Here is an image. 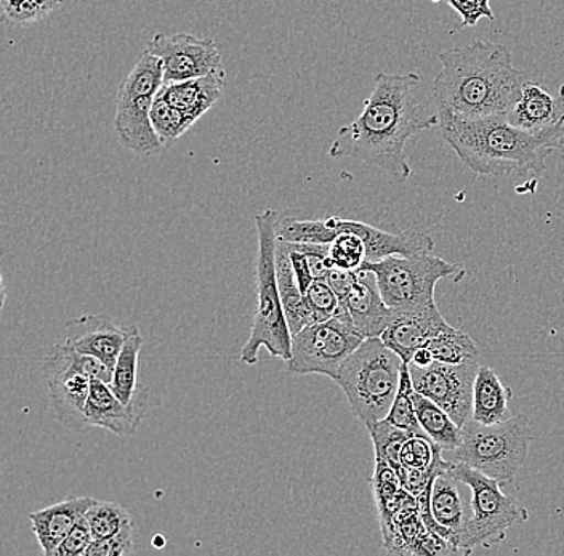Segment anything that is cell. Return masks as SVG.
I'll return each instance as SVG.
<instances>
[{"mask_svg": "<svg viewBox=\"0 0 564 556\" xmlns=\"http://www.w3.org/2000/svg\"><path fill=\"white\" fill-rule=\"evenodd\" d=\"M95 538L91 536L90 526H88L86 516L69 531L68 536L63 538L59 547L53 552L52 556H86L87 548L90 547Z\"/></svg>", "mask_w": 564, "mask_h": 556, "instance_id": "cell-39", "label": "cell"}, {"mask_svg": "<svg viewBox=\"0 0 564 556\" xmlns=\"http://www.w3.org/2000/svg\"><path fill=\"white\" fill-rule=\"evenodd\" d=\"M143 418V403L126 404L104 380H91L86 406L88 427H100L118 436H133Z\"/></svg>", "mask_w": 564, "mask_h": 556, "instance_id": "cell-18", "label": "cell"}, {"mask_svg": "<svg viewBox=\"0 0 564 556\" xmlns=\"http://www.w3.org/2000/svg\"><path fill=\"white\" fill-rule=\"evenodd\" d=\"M135 554V541H133L132 524H127L115 536L91 542L86 556H127Z\"/></svg>", "mask_w": 564, "mask_h": 556, "instance_id": "cell-37", "label": "cell"}, {"mask_svg": "<svg viewBox=\"0 0 564 556\" xmlns=\"http://www.w3.org/2000/svg\"><path fill=\"white\" fill-rule=\"evenodd\" d=\"M478 368V362L443 364L435 361L429 368L409 364L415 390L435 401L460 428L474 415V386Z\"/></svg>", "mask_w": 564, "mask_h": 556, "instance_id": "cell-12", "label": "cell"}, {"mask_svg": "<svg viewBox=\"0 0 564 556\" xmlns=\"http://www.w3.org/2000/svg\"><path fill=\"white\" fill-rule=\"evenodd\" d=\"M426 347L432 350L435 361L443 364H467V362H476L479 357L478 345L467 332L456 327H451L446 332L433 337Z\"/></svg>", "mask_w": 564, "mask_h": 556, "instance_id": "cell-27", "label": "cell"}, {"mask_svg": "<svg viewBox=\"0 0 564 556\" xmlns=\"http://www.w3.org/2000/svg\"><path fill=\"white\" fill-rule=\"evenodd\" d=\"M289 251H291V262L292 269H294L295 280H297L300 291L305 295L306 291L312 286L313 281H315L312 269H310L308 259H306L303 252L294 251V249L291 248H289Z\"/></svg>", "mask_w": 564, "mask_h": 556, "instance_id": "cell-41", "label": "cell"}, {"mask_svg": "<svg viewBox=\"0 0 564 556\" xmlns=\"http://www.w3.org/2000/svg\"><path fill=\"white\" fill-rule=\"evenodd\" d=\"M95 501L94 498L83 495V498H69L66 501L53 503L47 509L31 513V526L41 545L44 555L52 556L53 552L59 547L63 538L68 536L69 531L86 516Z\"/></svg>", "mask_w": 564, "mask_h": 556, "instance_id": "cell-20", "label": "cell"}, {"mask_svg": "<svg viewBox=\"0 0 564 556\" xmlns=\"http://www.w3.org/2000/svg\"><path fill=\"white\" fill-rule=\"evenodd\" d=\"M414 393L415 386L412 382L411 369H409L408 362H403L400 386H398L397 396H394L386 421L405 432L425 435L419 424L417 414H415Z\"/></svg>", "mask_w": 564, "mask_h": 556, "instance_id": "cell-29", "label": "cell"}, {"mask_svg": "<svg viewBox=\"0 0 564 556\" xmlns=\"http://www.w3.org/2000/svg\"><path fill=\"white\" fill-rule=\"evenodd\" d=\"M511 390L503 386L489 366H479L474 386V415L479 424L494 425L513 417L509 407Z\"/></svg>", "mask_w": 564, "mask_h": 556, "instance_id": "cell-24", "label": "cell"}, {"mask_svg": "<svg viewBox=\"0 0 564 556\" xmlns=\"http://www.w3.org/2000/svg\"><path fill=\"white\" fill-rule=\"evenodd\" d=\"M151 124L156 130L162 144L164 146L167 144L169 146V144L182 139L196 122L175 107H172L161 94H158L153 108H151Z\"/></svg>", "mask_w": 564, "mask_h": 556, "instance_id": "cell-31", "label": "cell"}, {"mask_svg": "<svg viewBox=\"0 0 564 556\" xmlns=\"http://www.w3.org/2000/svg\"><path fill=\"white\" fill-rule=\"evenodd\" d=\"M451 467L436 475L432 491H430V506L441 526L446 527L453 534V544L457 547V538L467 526L468 520L471 519V505L465 503L460 491L462 481L451 473Z\"/></svg>", "mask_w": 564, "mask_h": 556, "instance_id": "cell-22", "label": "cell"}, {"mask_svg": "<svg viewBox=\"0 0 564 556\" xmlns=\"http://www.w3.org/2000/svg\"><path fill=\"white\" fill-rule=\"evenodd\" d=\"M433 362H435V358H433L432 350H430L429 347H422L415 351L414 357H412V361L409 362V364L417 366V368H429Z\"/></svg>", "mask_w": 564, "mask_h": 556, "instance_id": "cell-42", "label": "cell"}, {"mask_svg": "<svg viewBox=\"0 0 564 556\" xmlns=\"http://www.w3.org/2000/svg\"><path fill=\"white\" fill-rule=\"evenodd\" d=\"M414 404L423 433L441 449L447 450V453L456 449L460 441L462 428L454 422V418L435 401L423 396L417 390L414 393Z\"/></svg>", "mask_w": 564, "mask_h": 556, "instance_id": "cell-26", "label": "cell"}, {"mask_svg": "<svg viewBox=\"0 0 564 556\" xmlns=\"http://www.w3.org/2000/svg\"><path fill=\"white\" fill-rule=\"evenodd\" d=\"M278 239L288 242H310V244H330L337 238V231L326 220H297L284 217L276 221Z\"/></svg>", "mask_w": 564, "mask_h": 556, "instance_id": "cell-28", "label": "cell"}, {"mask_svg": "<svg viewBox=\"0 0 564 556\" xmlns=\"http://www.w3.org/2000/svg\"><path fill=\"white\" fill-rule=\"evenodd\" d=\"M446 3L460 15L462 23L457 30L475 26L482 19H496L491 0H446Z\"/></svg>", "mask_w": 564, "mask_h": 556, "instance_id": "cell-38", "label": "cell"}, {"mask_svg": "<svg viewBox=\"0 0 564 556\" xmlns=\"http://www.w3.org/2000/svg\"><path fill=\"white\" fill-rule=\"evenodd\" d=\"M144 51L161 59L164 84L225 73L224 58L214 39H200L189 33H158Z\"/></svg>", "mask_w": 564, "mask_h": 556, "instance_id": "cell-13", "label": "cell"}, {"mask_svg": "<svg viewBox=\"0 0 564 556\" xmlns=\"http://www.w3.org/2000/svg\"><path fill=\"white\" fill-rule=\"evenodd\" d=\"M63 0H0L3 20L13 26H28L47 19Z\"/></svg>", "mask_w": 564, "mask_h": 556, "instance_id": "cell-33", "label": "cell"}, {"mask_svg": "<svg viewBox=\"0 0 564 556\" xmlns=\"http://www.w3.org/2000/svg\"><path fill=\"white\" fill-rule=\"evenodd\" d=\"M403 362L380 337H373L362 341L338 369L334 382L344 390L352 413L366 428L390 413Z\"/></svg>", "mask_w": 564, "mask_h": 556, "instance_id": "cell-5", "label": "cell"}, {"mask_svg": "<svg viewBox=\"0 0 564 556\" xmlns=\"http://www.w3.org/2000/svg\"><path fill=\"white\" fill-rule=\"evenodd\" d=\"M225 79H227V73L194 77V79L182 80V83L164 84L159 94L172 107L197 122L224 97Z\"/></svg>", "mask_w": 564, "mask_h": 556, "instance_id": "cell-21", "label": "cell"}, {"mask_svg": "<svg viewBox=\"0 0 564 556\" xmlns=\"http://www.w3.org/2000/svg\"><path fill=\"white\" fill-rule=\"evenodd\" d=\"M358 270L340 269V266H333L327 273L326 281L329 286L333 287L337 297L344 301L351 288L355 287L356 281H358Z\"/></svg>", "mask_w": 564, "mask_h": 556, "instance_id": "cell-40", "label": "cell"}, {"mask_svg": "<svg viewBox=\"0 0 564 556\" xmlns=\"http://www.w3.org/2000/svg\"><path fill=\"white\" fill-rule=\"evenodd\" d=\"M438 59L432 86L438 112L467 119L509 115L521 98L527 79L506 45L475 39L441 52Z\"/></svg>", "mask_w": 564, "mask_h": 556, "instance_id": "cell-2", "label": "cell"}, {"mask_svg": "<svg viewBox=\"0 0 564 556\" xmlns=\"http://www.w3.org/2000/svg\"><path fill=\"white\" fill-rule=\"evenodd\" d=\"M443 453L436 443L426 435L412 433L401 449V466L409 468H430L435 464L436 457Z\"/></svg>", "mask_w": 564, "mask_h": 556, "instance_id": "cell-35", "label": "cell"}, {"mask_svg": "<svg viewBox=\"0 0 564 556\" xmlns=\"http://www.w3.org/2000/svg\"><path fill=\"white\" fill-rule=\"evenodd\" d=\"M305 297L310 308H312L315 323H324L334 318L335 312L340 305V298L337 297L326 280L313 281L312 286L306 291Z\"/></svg>", "mask_w": 564, "mask_h": 556, "instance_id": "cell-36", "label": "cell"}, {"mask_svg": "<svg viewBox=\"0 0 564 556\" xmlns=\"http://www.w3.org/2000/svg\"><path fill=\"white\" fill-rule=\"evenodd\" d=\"M531 441V422L524 414L494 425L470 418L462 427L457 448L449 453L451 460L467 464L502 486L510 484L527 464Z\"/></svg>", "mask_w": 564, "mask_h": 556, "instance_id": "cell-6", "label": "cell"}, {"mask_svg": "<svg viewBox=\"0 0 564 556\" xmlns=\"http://www.w3.org/2000/svg\"><path fill=\"white\" fill-rule=\"evenodd\" d=\"M329 221L335 231L350 230L361 236L366 244V262H380L391 255H422L435 251L432 236L419 231L393 235L362 221L345 220L340 217H329Z\"/></svg>", "mask_w": 564, "mask_h": 556, "instance_id": "cell-16", "label": "cell"}, {"mask_svg": "<svg viewBox=\"0 0 564 556\" xmlns=\"http://www.w3.org/2000/svg\"><path fill=\"white\" fill-rule=\"evenodd\" d=\"M276 271L285 319H288L289 329H291L292 337H294L295 334L305 329L310 324H315V318H313L312 308H310L308 302H306V297L300 291L297 280H295L288 242L282 241V239L276 241Z\"/></svg>", "mask_w": 564, "mask_h": 556, "instance_id": "cell-23", "label": "cell"}, {"mask_svg": "<svg viewBox=\"0 0 564 556\" xmlns=\"http://www.w3.org/2000/svg\"><path fill=\"white\" fill-rule=\"evenodd\" d=\"M329 257L334 266L359 270L366 262L365 241L350 230H337V238L329 244Z\"/></svg>", "mask_w": 564, "mask_h": 556, "instance_id": "cell-34", "label": "cell"}, {"mask_svg": "<svg viewBox=\"0 0 564 556\" xmlns=\"http://www.w3.org/2000/svg\"><path fill=\"white\" fill-rule=\"evenodd\" d=\"M451 327L436 305L393 309L391 321L380 339L409 364L419 348L426 347L433 337Z\"/></svg>", "mask_w": 564, "mask_h": 556, "instance_id": "cell-14", "label": "cell"}, {"mask_svg": "<svg viewBox=\"0 0 564 556\" xmlns=\"http://www.w3.org/2000/svg\"><path fill=\"white\" fill-rule=\"evenodd\" d=\"M76 355L68 345H56L45 358L44 375L52 417L69 430L80 432L88 427L86 406L91 379L80 371Z\"/></svg>", "mask_w": 564, "mask_h": 556, "instance_id": "cell-11", "label": "cell"}, {"mask_svg": "<svg viewBox=\"0 0 564 556\" xmlns=\"http://www.w3.org/2000/svg\"><path fill=\"white\" fill-rule=\"evenodd\" d=\"M162 86V62L147 51L119 86L115 129L123 146L133 153L153 154L164 148L151 124V108Z\"/></svg>", "mask_w": 564, "mask_h": 556, "instance_id": "cell-7", "label": "cell"}, {"mask_svg": "<svg viewBox=\"0 0 564 556\" xmlns=\"http://www.w3.org/2000/svg\"><path fill=\"white\" fill-rule=\"evenodd\" d=\"M359 276L350 294L344 298V304L350 313L351 321L356 330L365 339L380 337L393 316V308H390L383 301L377 286L376 274L369 270H358Z\"/></svg>", "mask_w": 564, "mask_h": 556, "instance_id": "cell-19", "label": "cell"}, {"mask_svg": "<svg viewBox=\"0 0 564 556\" xmlns=\"http://www.w3.org/2000/svg\"><path fill=\"white\" fill-rule=\"evenodd\" d=\"M419 84L421 76L415 73L377 74L361 115L338 130L329 156L368 162L382 168L398 185L408 182L412 168L405 144L423 130L440 126L438 111L425 107L415 95Z\"/></svg>", "mask_w": 564, "mask_h": 556, "instance_id": "cell-1", "label": "cell"}, {"mask_svg": "<svg viewBox=\"0 0 564 556\" xmlns=\"http://www.w3.org/2000/svg\"><path fill=\"white\" fill-rule=\"evenodd\" d=\"M88 526L95 541L111 537L132 524L129 512L116 502H95L86 513Z\"/></svg>", "mask_w": 564, "mask_h": 556, "instance_id": "cell-32", "label": "cell"}, {"mask_svg": "<svg viewBox=\"0 0 564 556\" xmlns=\"http://www.w3.org/2000/svg\"><path fill=\"white\" fill-rule=\"evenodd\" d=\"M362 270L376 274L386 304L393 309L436 305L435 288L444 277L460 281L465 270L432 253L391 255L380 262H365Z\"/></svg>", "mask_w": 564, "mask_h": 556, "instance_id": "cell-9", "label": "cell"}, {"mask_svg": "<svg viewBox=\"0 0 564 556\" xmlns=\"http://www.w3.org/2000/svg\"><path fill=\"white\" fill-rule=\"evenodd\" d=\"M368 430L370 438H372L376 462H386L394 470H400L401 449H403L404 443L408 441L412 433L394 427L386 418L373 424Z\"/></svg>", "mask_w": 564, "mask_h": 556, "instance_id": "cell-30", "label": "cell"}, {"mask_svg": "<svg viewBox=\"0 0 564 556\" xmlns=\"http://www.w3.org/2000/svg\"><path fill=\"white\" fill-rule=\"evenodd\" d=\"M441 137L471 172L486 177L542 174L546 157L558 151L563 130L532 133L509 116L467 119L438 112Z\"/></svg>", "mask_w": 564, "mask_h": 556, "instance_id": "cell-3", "label": "cell"}, {"mask_svg": "<svg viewBox=\"0 0 564 556\" xmlns=\"http://www.w3.org/2000/svg\"><path fill=\"white\" fill-rule=\"evenodd\" d=\"M129 327L116 326L105 315H83L66 323L65 344L79 353L100 359L109 369H115Z\"/></svg>", "mask_w": 564, "mask_h": 556, "instance_id": "cell-15", "label": "cell"}, {"mask_svg": "<svg viewBox=\"0 0 564 556\" xmlns=\"http://www.w3.org/2000/svg\"><path fill=\"white\" fill-rule=\"evenodd\" d=\"M451 473L470 489L471 519L457 538L462 554H471L476 547L499 544L511 526L528 521V510L503 494L499 481L467 464L453 462Z\"/></svg>", "mask_w": 564, "mask_h": 556, "instance_id": "cell-8", "label": "cell"}, {"mask_svg": "<svg viewBox=\"0 0 564 556\" xmlns=\"http://www.w3.org/2000/svg\"><path fill=\"white\" fill-rule=\"evenodd\" d=\"M141 347H143V339H141L139 329L133 326L129 327L121 353L112 369L111 383H109L112 392L126 404L141 403L139 382H137Z\"/></svg>", "mask_w": 564, "mask_h": 556, "instance_id": "cell-25", "label": "cell"}, {"mask_svg": "<svg viewBox=\"0 0 564 556\" xmlns=\"http://www.w3.org/2000/svg\"><path fill=\"white\" fill-rule=\"evenodd\" d=\"M280 214L268 209L253 218L259 235V259H257V308L249 340L241 351V361L257 364L260 348L271 357L289 361L292 355V332L282 306L276 271V221Z\"/></svg>", "mask_w": 564, "mask_h": 556, "instance_id": "cell-4", "label": "cell"}, {"mask_svg": "<svg viewBox=\"0 0 564 556\" xmlns=\"http://www.w3.org/2000/svg\"><path fill=\"white\" fill-rule=\"evenodd\" d=\"M560 91H562V94L564 95V84L562 87H560ZM558 151L560 153H562V156H564V130L562 133V139H560Z\"/></svg>", "mask_w": 564, "mask_h": 556, "instance_id": "cell-43", "label": "cell"}, {"mask_svg": "<svg viewBox=\"0 0 564 556\" xmlns=\"http://www.w3.org/2000/svg\"><path fill=\"white\" fill-rule=\"evenodd\" d=\"M356 330L347 306L340 301L334 318L306 326L292 337L289 374H323L334 380L352 351L365 341Z\"/></svg>", "mask_w": 564, "mask_h": 556, "instance_id": "cell-10", "label": "cell"}, {"mask_svg": "<svg viewBox=\"0 0 564 556\" xmlns=\"http://www.w3.org/2000/svg\"><path fill=\"white\" fill-rule=\"evenodd\" d=\"M507 116L528 132L564 130V95H553L541 80H524L521 98Z\"/></svg>", "mask_w": 564, "mask_h": 556, "instance_id": "cell-17", "label": "cell"}]
</instances>
